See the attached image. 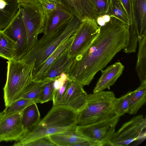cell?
I'll return each mask as SVG.
<instances>
[{"label": "cell", "instance_id": "obj_4", "mask_svg": "<svg viewBox=\"0 0 146 146\" xmlns=\"http://www.w3.org/2000/svg\"><path fill=\"white\" fill-rule=\"evenodd\" d=\"M5 84L3 88L5 107L20 98L25 88L33 81L35 61L28 64L21 61L8 60Z\"/></svg>", "mask_w": 146, "mask_h": 146}, {"label": "cell", "instance_id": "obj_15", "mask_svg": "<svg viewBox=\"0 0 146 146\" xmlns=\"http://www.w3.org/2000/svg\"><path fill=\"white\" fill-rule=\"evenodd\" d=\"M70 47L48 66L42 74L39 81H54L58 79L62 73L67 74L74 59L70 55Z\"/></svg>", "mask_w": 146, "mask_h": 146}, {"label": "cell", "instance_id": "obj_23", "mask_svg": "<svg viewBox=\"0 0 146 146\" xmlns=\"http://www.w3.org/2000/svg\"><path fill=\"white\" fill-rule=\"evenodd\" d=\"M135 90L131 99L127 112L129 114H136L146 102V81L141 82Z\"/></svg>", "mask_w": 146, "mask_h": 146}, {"label": "cell", "instance_id": "obj_16", "mask_svg": "<svg viewBox=\"0 0 146 146\" xmlns=\"http://www.w3.org/2000/svg\"><path fill=\"white\" fill-rule=\"evenodd\" d=\"M124 68V66L118 62L108 66L105 70H101V76L94 88L93 93L101 92L113 85L121 75Z\"/></svg>", "mask_w": 146, "mask_h": 146}, {"label": "cell", "instance_id": "obj_9", "mask_svg": "<svg viewBox=\"0 0 146 146\" xmlns=\"http://www.w3.org/2000/svg\"><path fill=\"white\" fill-rule=\"evenodd\" d=\"M132 24L127 30V42L136 44L146 35V0H130Z\"/></svg>", "mask_w": 146, "mask_h": 146}, {"label": "cell", "instance_id": "obj_39", "mask_svg": "<svg viewBox=\"0 0 146 146\" xmlns=\"http://www.w3.org/2000/svg\"><path fill=\"white\" fill-rule=\"evenodd\" d=\"M4 114L3 111L2 112H0V121L1 120V119L3 117Z\"/></svg>", "mask_w": 146, "mask_h": 146}, {"label": "cell", "instance_id": "obj_8", "mask_svg": "<svg viewBox=\"0 0 146 146\" xmlns=\"http://www.w3.org/2000/svg\"><path fill=\"white\" fill-rule=\"evenodd\" d=\"M100 26L94 19L83 20L74 35L72 43L69 48L70 57L74 58L82 54L88 47L97 36Z\"/></svg>", "mask_w": 146, "mask_h": 146}, {"label": "cell", "instance_id": "obj_22", "mask_svg": "<svg viewBox=\"0 0 146 146\" xmlns=\"http://www.w3.org/2000/svg\"><path fill=\"white\" fill-rule=\"evenodd\" d=\"M74 35L70 37L66 42L58 47L45 60L39 67L33 76V80L39 81L44 72L67 48L70 47L73 41Z\"/></svg>", "mask_w": 146, "mask_h": 146}, {"label": "cell", "instance_id": "obj_18", "mask_svg": "<svg viewBox=\"0 0 146 146\" xmlns=\"http://www.w3.org/2000/svg\"><path fill=\"white\" fill-rule=\"evenodd\" d=\"M77 126L49 136L56 146H74L76 144L87 139L77 132L76 131Z\"/></svg>", "mask_w": 146, "mask_h": 146}, {"label": "cell", "instance_id": "obj_32", "mask_svg": "<svg viewBox=\"0 0 146 146\" xmlns=\"http://www.w3.org/2000/svg\"><path fill=\"white\" fill-rule=\"evenodd\" d=\"M67 81L60 88L57 90H54L52 100L53 106L60 105L66 90Z\"/></svg>", "mask_w": 146, "mask_h": 146}, {"label": "cell", "instance_id": "obj_24", "mask_svg": "<svg viewBox=\"0 0 146 146\" xmlns=\"http://www.w3.org/2000/svg\"><path fill=\"white\" fill-rule=\"evenodd\" d=\"M16 44L0 30V57L8 60L16 58Z\"/></svg>", "mask_w": 146, "mask_h": 146}, {"label": "cell", "instance_id": "obj_5", "mask_svg": "<svg viewBox=\"0 0 146 146\" xmlns=\"http://www.w3.org/2000/svg\"><path fill=\"white\" fill-rule=\"evenodd\" d=\"M18 11L27 32L28 40L27 52L38 40V36L40 33L43 27L45 15L39 2L33 4L19 3Z\"/></svg>", "mask_w": 146, "mask_h": 146}, {"label": "cell", "instance_id": "obj_19", "mask_svg": "<svg viewBox=\"0 0 146 146\" xmlns=\"http://www.w3.org/2000/svg\"><path fill=\"white\" fill-rule=\"evenodd\" d=\"M16 0H0V30L8 25L18 11Z\"/></svg>", "mask_w": 146, "mask_h": 146}, {"label": "cell", "instance_id": "obj_35", "mask_svg": "<svg viewBox=\"0 0 146 146\" xmlns=\"http://www.w3.org/2000/svg\"><path fill=\"white\" fill-rule=\"evenodd\" d=\"M68 79L67 75L66 73H62L58 79L53 81L54 90H57L61 88Z\"/></svg>", "mask_w": 146, "mask_h": 146}, {"label": "cell", "instance_id": "obj_33", "mask_svg": "<svg viewBox=\"0 0 146 146\" xmlns=\"http://www.w3.org/2000/svg\"><path fill=\"white\" fill-rule=\"evenodd\" d=\"M49 136L36 139L26 144L25 146H56Z\"/></svg>", "mask_w": 146, "mask_h": 146}, {"label": "cell", "instance_id": "obj_26", "mask_svg": "<svg viewBox=\"0 0 146 146\" xmlns=\"http://www.w3.org/2000/svg\"><path fill=\"white\" fill-rule=\"evenodd\" d=\"M106 14L116 18L128 27L129 26L126 13L118 0H110Z\"/></svg>", "mask_w": 146, "mask_h": 146}, {"label": "cell", "instance_id": "obj_29", "mask_svg": "<svg viewBox=\"0 0 146 146\" xmlns=\"http://www.w3.org/2000/svg\"><path fill=\"white\" fill-rule=\"evenodd\" d=\"M53 81L48 82L44 85L38 99L39 103L43 104L52 100Z\"/></svg>", "mask_w": 146, "mask_h": 146}, {"label": "cell", "instance_id": "obj_14", "mask_svg": "<svg viewBox=\"0 0 146 146\" xmlns=\"http://www.w3.org/2000/svg\"><path fill=\"white\" fill-rule=\"evenodd\" d=\"M80 84L68 79L66 90L60 105L79 112L86 105L88 94Z\"/></svg>", "mask_w": 146, "mask_h": 146}, {"label": "cell", "instance_id": "obj_27", "mask_svg": "<svg viewBox=\"0 0 146 146\" xmlns=\"http://www.w3.org/2000/svg\"><path fill=\"white\" fill-rule=\"evenodd\" d=\"M34 103H38L35 100L20 98L6 107L3 111V115L18 112H21L26 108Z\"/></svg>", "mask_w": 146, "mask_h": 146}, {"label": "cell", "instance_id": "obj_2", "mask_svg": "<svg viewBox=\"0 0 146 146\" xmlns=\"http://www.w3.org/2000/svg\"><path fill=\"white\" fill-rule=\"evenodd\" d=\"M82 22V21L74 15L65 26L43 35L20 58V60L28 64L35 61L33 76L46 59L58 47L75 34Z\"/></svg>", "mask_w": 146, "mask_h": 146}, {"label": "cell", "instance_id": "obj_11", "mask_svg": "<svg viewBox=\"0 0 146 146\" xmlns=\"http://www.w3.org/2000/svg\"><path fill=\"white\" fill-rule=\"evenodd\" d=\"M2 31L16 44V58L19 60L27 52L28 40L27 32L24 23L19 11Z\"/></svg>", "mask_w": 146, "mask_h": 146}, {"label": "cell", "instance_id": "obj_3", "mask_svg": "<svg viewBox=\"0 0 146 146\" xmlns=\"http://www.w3.org/2000/svg\"><path fill=\"white\" fill-rule=\"evenodd\" d=\"M118 102L119 98L112 91L88 94L86 105L78 113L77 125H86L112 117L116 115Z\"/></svg>", "mask_w": 146, "mask_h": 146}, {"label": "cell", "instance_id": "obj_36", "mask_svg": "<svg viewBox=\"0 0 146 146\" xmlns=\"http://www.w3.org/2000/svg\"><path fill=\"white\" fill-rule=\"evenodd\" d=\"M40 0H16L18 3L33 4L38 2Z\"/></svg>", "mask_w": 146, "mask_h": 146}, {"label": "cell", "instance_id": "obj_7", "mask_svg": "<svg viewBox=\"0 0 146 146\" xmlns=\"http://www.w3.org/2000/svg\"><path fill=\"white\" fill-rule=\"evenodd\" d=\"M119 117L116 115L111 118L93 124L77 125L76 131L83 137L99 142L102 146H111V141Z\"/></svg>", "mask_w": 146, "mask_h": 146}, {"label": "cell", "instance_id": "obj_34", "mask_svg": "<svg viewBox=\"0 0 146 146\" xmlns=\"http://www.w3.org/2000/svg\"><path fill=\"white\" fill-rule=\"evenodd\" d=\"M121 4L127 14L129 24H132V15L130 0H118Z\"/></svg>", "mask_w": 146, "mask_h": 146}, {"label": "cell", "instance_id": "obj_1", "mask_svg": "<svg viewBox=\"0 0 146 146\" xmlns=\"http://www.w3.org/2000/svg\"><path fill=\"white\" fill-rule=\"evenodd\" d=\"M100 26L98 33L87 49L76 57L66 74L68 79L83 86L89 85L99 71L103 69L124 47L128 27L119 19Z\"/></svg>", "mask_w": 146, "mask_h": 146}, {"label": "cell", "instance_id": "obj_6", "mask_svg": "<svg viewBox=\"0 0 146 146\" xmlns=\"http://www.w3.org/2000/svg\"><path fill=\"white\" fill-rule=\"evenodd\" d=\"M146 138V120L142 115L135 116L124 123L114 133L111 139V146L136 145Z\"/></svg>", "mask_w": 146, "mask_h": 146}, {"label": "cell", "instance_id": "obj_21", "mask_svg": "<svg viewBox=\"0 0 146 146\" xmlns=\"http://www.w3.org/2000/svg\"><path fill=\"white\" fill-rule=\"evenodd\" d=\"M21 113L23 124L27 132L36 126L40 121V113L36 103L29 106Z\"/></svg>", "mask_w": 146, "mask_h": 146}, {"label": "cell", "instance_id": "obj_38", "mask_svg": "<svg viewBox=\"0 0 146 146\" xmlns=\"http://www.w3.org/2000/svg\"><path fill=\"white\" fill-rule=\"evenodd\" d=\"M102 17L104 21L106 23L108 22L110 20V17L108 15H105L102 16Z\"/></svg>", "mask_w": 146, "mask_h": 146}, {"label": "cell", "instance_id": "obj_40", "mask_svg": "<svg viewBox=\"0 0 146 146\" xmlns=\"http://www.w3.org/2000/svg\"><path fill=\"white\" fill-rule=\"evenodd\" d=\"M2 141V140L0 138V142H1Z\"/></svg>", "mask_w": 146, "mask_h": 146}, {"label": "cell", "instance_id": "obj_13", "mask_svg": "<svg viewBox=\"0 0 146 146\" xmlns=\"http://www.w3.org/2000/svg\"><path fill=\"white\" fill-rule=\"evenodd\" d=\"M74 15L72 8L66 3L61 0L54 11L48 15L45 16L40 33L47 35L65 26Z\"/></svg>", "mask_w": 146, "mask_h": 146}, {"label": "cell", "instance_id": "obj_31", "mask_svg": "<svg viewBox=\"0 0 146 146\" xmlns=\"http://www.w3.org/2000/svg\"><path fill=\"white\" fill-rule=\"evenodd\" d=\"M111 0H91L99 16L106 14Z\"/></svg>", "mask_w": 146, "mask_h": 146}, {"label": "cell", "instance_id": "obj_17", "mask_svg": "<svg viewBox=\"0 0 146 146\" xmlns=\"http://www.w3.org/2000/svg\"><path fill=\"white\" fill-rule=\"evenodd\" d=\"M66 3L73 10L74 15L82 21L87 18L96 21L98 17L91 0H62Z\"/></svg>", "mask_w": 146, "mask_h": 146}, {"label": "cell", "instance_id": "obj_12", "mask_svg": "<svg viewBox=\"0 0 146 146\" xmlns=\"http://www.w3.org/2000/svg\"><path fill=\"white\" fill-rule=\"evenodd\" d=\"M26 132L23 124L21 112L3 115L0 121V138L2 141L17 142Z\"/></svg>", "mask_w": 146, "mask_h": 146}, {"label": "cell", "instance_id": "obj_37", "mask_svg": "<svg viewBox=\"0 0 146 146\" xmlns=\"http://www.w3.org/2000/svg\"><path fill=\"white\" fill-rule=\"evenodd\" d=\"M96 21L99 26H103L106 24L102 16L98 17Z\"/></svg>", "mask_w": 146, "mask_h": 146}, {"label": "cell", "instance_id": "obj_20", "mask_svg": "<svg viewBox=\"0 0 146 146\" xmlns=\"http://www.w3.org/2000/svg\"><path fill=\"white\" fill-rule=\"evenodd\" d=\"M139 49L135 70L141 82L146 81V35L138 39Z\"/></svg>", "mask_w": 146, "mask_h": 146}, {"label": "cell", "instance_id": "obj_30", "mask_svg": "<svg viewBox=\"0 0 146 146\" xmlns=\"http://www.w3.org/2000/svg\"><path fill=\"white\" fill-rule=\"evenodd\" d=\"M61 0H40L43 13L45 16H47L54 11Z\"/></svg>", "mask_w": 146, "mask_h": 146}, {"label": "cell", "instance_id": "obj_10", "mask_svg": "<svg viewBox=\"0 0 146 146\" xmlns=\"http://www.w3.org/2000/svg\"><path fill=\"white\" fill-rule=\"evenodd\" d=\"M78 112L68 107L53 106L38 124L43 126L71 128L76 127Z\"/></svg>", "mask_w": 146, "mask_h": 146}, {"label": "cell", "instance_id": "obj_28", "mask_svg": "<svg viewBox=\"0 0 146 146\" xmlns=\"http://www.w3.org/2000/svg\"><path fill=\"white\" fill-rule=\"evenodd\" d=\"M135 90L130 91L119 98V102L116 114L120 117L127 113L131 98Z\"/></svg>", "mask_w": 146, "mask_h": 146}, {"label": "cell", "instance_id": "obj_25", "mask_svg": "<svg viewBox=\"0 0 146 146\" xmlns=\"http://www.w3.org/2000/svg\"><path fill=\"white\" fill-rule=\"evenodd\" d=\"M49 81H32L24 89L20 98L30 99L39 103L38 99L45 84Z\"/></svg>", "mask_w": 146, "mask_h": 146}]
</instances>
